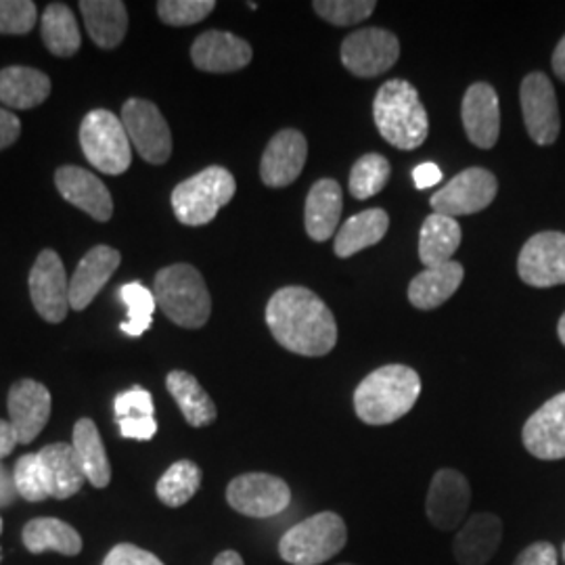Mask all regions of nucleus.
<instances>
[{
    "mask_svg": "<svg viewBox=\"0 0 565 565\" xmlns=\"http://www.w3.org/2000/svg\"><path fill=\"white\" fill-rule=\"evenodd\" d=\"M266 324L285 350L324 356L338 343V323L329 306L306 287H282L266 306Z\"/></svg>",
    "mask_w": 565,
    "mask_h": 565,
    "instance_id": "obj_1",
    "label": "nucleus"
},
{
    "mask_svg": "<svg viewBox=\"0 0 565 565\" xmlns=\"http://www.w3.org/2000/svg\"><path fill=\"white\" fill-rule=\"evenodd\" d=\"M422 396V377L406 364H385L366 375L354 392V411L369 425L403 419Z\"/></svg>",
    "mask_w": 565,
    "mask_h": 565,
    "instance_id": "obj_2",
    "label": "nucleus"
},
{
    "mask_svg": "<svg viewBox=\"0 0 565 565\" xmlns=\"http://www.w3.org/2000/svg\"><path fill=\"white\" fill-rule=\"evenodd\" d=\"M373 116L382 137L396 149L413 151L427 139V114L411 82H385L373 103Z\"/></svg>",
    "mask_w": 565,
    "mask_h": 565,
    "instance_id": "obj_3",
    "label": "nucleus"
},
{
    "mask_svg": "<svg viewBox=\"0 0 565 565\" xmlns=\"http://www.w3.org/2000/svg\"><path fill=\"white\" fill-rule=\"evenodd\" d=\"M153 296L163 315L184 329H200L212 312V298L200 270L191 264L166 266L153 281Z\"/></svg>",
    "mask_w": 565,
    "mask_h": 565,
    "instance_id": "obj_4",
    "label": "nucleus"
},
{
    "mask_svg": "<svg viewBox=\"0 0 565 565\" xmlns=\"http://www.w3.org/2000/svg\"><path fill=\"white\" fill-rule=\"evenodd\" d=\"M348 527L333 511L317 513L282 534L279 553L291 565H321L342 553Z\"/></svg>",
    "mask_w": 565,
    "mask_h": 565,
    "instance_id": "obj_5",
    "label": "nucleus"
},
{
    "mask_svg": "<svg viewBox=\"0 0 565 565\" xmlns=\"http://www.w3.org/2000/svg\"><path fill=\"white\" fill-rule=\"evenodd\" d=\"M235 191L237 184L233 174L223 166H210L172 191V210L179 223L203 226L216 218L221 207L233 200Z\"/></svg>",
    "mask_w": 565,
    "mask_h": 565,
    "instance_id": "obj_6",
    "label": "nucleus"
},
{
    "mask_svg": "<svg viewBox=\"0 0 565 565\" xmlns=\"http://www.w3.org/2000/svg\"><path fill=\"white\" fill-rule=\"evenodd\" d=\"M81 145L86 160L103 174H124L130 162V139L116 114L107 109H93L81 126Z\"/></svg>",
    "mask_w": 565,
    "mask_h": 565,
    "instance_id": "obj_7",
    "label": "nucleus"
},
{
    "mask_svg": "<svg viewBox=\"0 0 565 565\" xmlns=\"http://www.w3.org/2000/svg\"><path fill=\"white\" fill-rule=\"evenodd\" d=\"M121 124L145 162L162 163L172 156V132L162 111L151 102L128 99L121 107Z\"/></svg>",
    "mask_w": 565,
    "mask_h": 565,
    "instance_id": "obj_8",
    "label": "nucleus"
},
{
    "mask_svg": "<svg viewBox=\"0 0 565 565\" xmlns=\"http://www.w3.org/2000/svg\"><path fill=\"white\" fill-rule=\"evenodd\" d=\"M401 55L398 39L382 28H363L350 34L342 44V63L348 72L361 78L382 76Z\"/></svg>",
    "mask_w": 565,
    "mask_h": 565,
    "instance_id": "obj_9",
    "label": "nucleus"
},
{
    "mask_svg": "<svg viewBox=\"0 0 565 565\" xmlns=\"http://www.w3.org/2000/svg\"><path fill=\"white\" fill-rule=\"evenodd\" d=\"M497 191L499 182L492 172L484 168H467L431 195V207L436 214H445L450 218L478 214L494 202Z\"/></svg>",
    "mask_w": 565,
    "mask_h": 565,
    "instance_id": "obj_10",
    "label": "nucleus"
},
{
    "mask_svg": "<svg viewBox=\"0 0 565 565\" xmlns=\"http://www.w3.org/2000/svg\"><path fill=\"white\" fill-rule=\"evenodd\" d=\"M226 501L247 518H273L291 503V490L270 473H243L226 488Z\"/></svg>",
    "mask_w": 565,
    "mask_h": 565,
    "instance_id": "obj_11",
    "label": "nucleus"
},
{
    "mask_svg": "<svg viewBox=\"0 0 565 565\" xmlns=\"http://www.w3.org/2000/svg\"><path fill=\"white\" fill-rule=\"evenodd\" d=\"M30 298L46 323L65 321L70 312V281L55 249H42L32 266Z\"/></svg>",
    "mask_w": 565,
    "mask_h": 565,
    "instance_id": "obj_12",
    "label": "nucleus"
},
{
    "mask_svg": "<svg viewBox=\"0 0 565 565\" xmlns=\"http://www.w3.org/2000/svg\"><path fill=\"white\" fill-rule=\"evenodd\" d=\"M518 273L525 285H565V233L545 231L527 239L518 260Z\"/></svg>",
    "mask_w": 565,
    "mask_h": 565,
    "instance_id": "obj_13",
    "label": "nucleus"
},
{
    "mask_svg": "<svg viewBox=\"0 0 565 565\" xmlns=\"http://www.w3.org/2000/svg\"><path fill=\"white\" fill-rule=\"evenodd\" d=\"M471 505V488L461 471L440 469L429 484L425 511L429 522L443 532L459 530Z\"/></svg>",
    "mask_w": 565,
    "mask_h": 565,
    "instance_id": "obj_14",
    "label": "nucleus"
},
{
    "mask_svg": "<svg viewBox=\"0 0 565 565\" xmlns=\"http://www.w3.org/2000/svg\"><path fill=\"white\" fill-rule=\"evenodd\" d=\"M520 102L524 114L525 128L532 141L539 145H551L559 137V109L555 88L545 74L534 72L525 76L520 88Z\"/></svg>",
    "mask_w": 565,
    "mask_h": 565,
    "instance_id": "obj_15",
    "label": "nucleus"
},
{
    "mask_svg": "<svg viewBox=\"0 0 565 565\" xmlns=\"http://www.w3.org/2000/svg\"><path fill=\"white\" fill-rule=\"evenodd\" d=\"M527 452L541 461L565 459V392L546 401L524 425Z\"/></svg>",
    "mask_w": 565,
    "mask_h": 565,
    "instance_id": "obj_16",
    "label": "nucleus"
},
{
    "mask_svg": "<svg viewBox=\"0 0 565 565\" xmlns=\"http://www.w3.org/2000/svg\"><path fill=\"white\" fill-rule=\"evenodd\" d=\"M9 417L15 427L20 445H30L39 438L51 417V392L34 380H21L9 390Z\"/></svg>",
    "mask_w": 565,
    "mask_h": 565,
    "instance_id": "obj_17",
    "label": "nucleus"
},
{
    "mask_svg": "<svg viewBox=\"0 0 565 565\" xmlns=\"http://www.w3.org/2000/svg\"><path fill=\"white\" fill-rule=\"evenodd\" d=\"M308 156V142L300 130L285 128L277 132L264 149L260 177L266 186L281 189L302 174Z\"/></svg>",
    "mask_w": 565,
    "mask_h": 565,
    "instance_id": "obj_18",
    "label": "nucleus"
},
{
    "mask_svg": "<svg viewBox=\"0 0 565 565\" xmlns=\"http://www.w3.org/2000/svg\"><path fill=\"white\" fill-rule=\"evenodd\" d=\"M461 116L467 139L476 147L492 149L497 145L501 135V105L490 84L476 82L467 88Z\"/></svg>",
    "mask_w": 565,
    "mask_h": 565,
    "instance_id": "obj_19",
    "label": "nucleus"
},
{
    "mask_svg": "<svg viewBox=\"0 0 565 565\" xmlns=\"http://www.w3.org/2000/svg\"><path fill=\"white\" fill-rule=\"evenodd\" d=\"M55 184L65 202L76 205L90 218L107 223L114 214V202L99 177L78 166H63L55 172Z\"/></svg>",
    "mask_w": 565,
    "mask_h": 565,
    "instance_id": "obj_20",
    "label": "nucleus"
},
{
    "mask_svg": "<svg viewBox=\"0 0 565 565\" xmlns=\"http://www.w3.org/2000/svg\"><path fill=\"white\" fill-rule=\"evenodd\" d=\"M252 46L231 32L210 30L193 42L191 60L198 70L210 74H228L243 70L252 61Z\"/></svg>",
    "mask_w": 565,
    "mask_h": 565,
    "instance_id": "obj_21",
    "label": "nucleus"
},
{
    "mask_svg": "<svg viewBox=\"0 0 565 565\" xmlns=\"http://www.w3.org/2000/svg\"><path fill=\"white\" fill-rule=\"evenodd\" d=\"M503 541V522L494 513H473L455 536L452 553L461 565H486Z\"/></svg>",
    "mask_w": 565,
    "mask_h": 565,
    "instance_id": "obj_22",
    "label": "nucleus"
},
{
    "mask_svg": "<svg viewBox=\"0 0 565 565\" xmlns=\"http://www.w3.org/2000/svg\"><path fill=\"white\" fill-rule=\"evenodd\" d=\"M121 256L109 245H97L82 258L74 277L70 279V308L82 312L118 270Z\"/></svg>",
    "mask_w": 565,
    "mask_h": 565,
    "instance_id": "obj_23",
    "label": "nucleus"
},
{
    "mask_svg": "<svg viewBox=\"0 0 565 565\" xmlns=\"http://www.w3.org/2000/svg\"><path fill=\"white\" fill-rule=\"evenodd\" d=\"M36 455L41 459L42 471L53 499L63 501L81 492L86 476L74 446L57 443V445L44 446Z\"/></svg>",
    "mask_w": 565,
    "mask_h": 565,
    "instance_id": "obj_24",
    "label": "nucleus"
},
{
    "mask_svg": "<svg viewBox=\"0 0 565 565\" xmlns=\"http://www.w3.org/2000/svg\"><path fill=\"white\" fill-rule=\"evenodd\" d=\"M342 214V186L333 179L312 184L306 200V233L312 242L323 243L333 237Z\"/></svg>",
    "mask_w": 565,
    "mask_h": 565,
    "instance_id": "obj_25",
    "label": "nucleus"
},
{
    "mask_svg": "<svg viewBox=\"0 0 565 565\" xmlns=\"http://www.w3.org/2000/svg\"><path fill=\"white\" fill-rule=\"evenodd\" d=\"M463 277V266L459 263L425 268L408 285V302L419 310H434L455 296Z\"/></svg>",
    "mask_w": 565,
    "mask_h": 565,
    "instance_id": "obj_26",
    "label": "nucleus"
},
{
    "mask_svg": "<svg viewBox=\"0 0 565 565\" xmlns=\"http://www.w3.org/2000/svg\"><path fill=\"white\" fill-rule=\"evenodd\" d=\"M86 32L99 49L120 46L128 30V11L120 0H82Z\"/></svg>",
    "mask_w": 565,
    "mask_h": 565,
    "instance_id": "obj_27",
    "label": "nucleus"
},
{
    "mask_svg": "<svg viewBox=\"0 0 565 565\" xmlns=\"http://www.w3.org/2000/svg\"><path fill=\"white\" fill-rule=\"evenodd\" d=\"M51 95V81L41 70L11 65L0 70V102L13 109H32Z\"/></svg>",
    "mask_w": 565,
    "mask_h": 565,
    "instance_id": "obj_28",
    "label": "nucleus"
},
{
    "mask_svg": "<svg viewBox=\"0 0 565 565\" xmlns=\"http://www.w3.org/2000/svg\"><path fill=\"white\" fill-rule=\"evenodd\" d=\"M461 245V226L457 218L445 214H431L425 218L419 235V258L425 268H436L452 263L450 258Z\"/></svg>",
    "mask_w": 565,
    "mask_h": 565,
    "instance_id": "obj_29",
    "label": "nucleus"
},
{
    "mask_svg": "<svg viewBox=\"0 0 565 565\" xmlns=\"http://www.w3.org/2000/svg\"><path fill=\"white\" fill-rule=\"evenodd\" d=\"M387 226H390V216L385 214V210L382 207L364 210L361 214L352 216L350 221H345L342 228L338 231L333 249L340 258H350L366 247L382 242L387 233Z\"/></svg>",
    "mask_w": 565,
    "mask_h": 565,
    "instance_id": "obj_30",
    "label": "nucleus"
},
{
    "mask_svg": "<svg viewBox=\"0 0 565 565\" xmlns=\"http://www.w3.org/2000/svg\"><path fill=\"white\" fill-rule=\"evenodd\" d=\"M166 387L179 404L182 417L193 427H203L216 422V404L207 396L200 382L186 371H172L166 377Z\"/></svg>",
    "mask_w": 565,
    "mask_h": 565,
    "instance_id": "obj_31",
    "label": "nucleus"
},
{
    "mask_svg": "<svg viewBox=\"0 0 565 565\" xmlns=\"http://www.w3.org/2000/svg\"><path fill=\"white\" fill-rule=\"evenodd\" d=\"M23 545L30 553H44L55 551L61 555H78L82 551L81 534L65 522L55 518H36L23 527Z\"/></svg>",
    "mask_w": 565,
    "mask_h": 565,
    "instance_id": "obj_32",
    "label": "nucleus"
},
{
    "mask_svg": "<svg viewBox=\"0 0 565 565\" xmlns=\"http://www.w3.org/2000/svg\"><path fill=\"white\" fill-rule=\"evenodd\" d=\"M42 41L55 57H72L81 51V28L72 9L53 2L44 9L41 21Z\"/></svg>",
    "mask_w": 565,
    "mask_h": 565,
    "instance_id": "obj_33",
    "label": "nucleus"
},
{
    "mask_svg": "<svg viewBox=\"0 0 565 565\" xmlns=\"http://www.w3.org/2000/svg\"><path fill=\"white\" fill-rule=\"evenodd\" d=\"M72 446L81 459L84 476L95 488H105L111 480V465L103 446L102 434L93 419H81L74 427Z\"/></svg>",
    "mask_w": 565,
    "mask_h": 565,
    "instance_id": "obj_34",
    "label": "nucleus"
},
{
    "mask_svg": "<svg viewBox=\"0 0 565 565\" xmlns=\"http://www.w3.org/2000/svg\"><path fill=\"white\" fill-rule=\"evenodd\" d=\"M202 486V469L193 461H177L158 482V499L163 505H186Z\"/></svg>",
    "mask_w": 565,
    "mask_h": 565,
    "instance_id": "obj_35",
    "label": "nucleus"
},
{
    "mask_svg": "<svg viewBox=\"0 0 565 565\" xmlns=\"http://www.w3.org/2000/svg\"><path fill=\"white\" fill-rule=\"evenodd\" d=\"M120 300L128 308V319L120 329L130 338H139L153 323V312L158 308L156 296L141 282H126L120 287Z\"/></svg>",
    "mask_w": 565,
    "mask_h": 565,
    "instance_id": "obj_36",
    "label": "nucleus"
},
{
    "mask_svg": "<svg viewBox=\"0 0 565 565\" xmlns=\"http://www.w3.org/2000/svg\"><path fill=\"white\" fill-rule=\"evenodd\" d=\"M390 181V162L380 153H366L352 166L350 193L356 200H369L377 195Z\"/></svg>",
    "mask_w": 565,
    "mask_h": 565,
    "instance_id": "obj_37",
    "label": "nucleus"
},
{
    "mask_svg": "<svg viewBox=\"0 0 565 565\" xmlns=\"http://www.w3.org/2000/svg\"><path fill=\"white\" fill-rule=\"evenodd\" d=\"M13 484H15L18 494L32 503H41L51 497L39 455L20 457V461L15 463V471H13Z\"/></svg>",
    "mask_w": 565,
    "mask_h": 565,
    "instance_id": "obj_38",
    "label": "nucleus"
},
{
    "mask_svg": "<svg viewBox=\"0 0 565 565\" xmlns=\"http://www.w3.org/2000/svg\"><path fill=\"white\" fill-rule=\"evenodd\" d=\"M312 7L324 21L345 28L371 18L377 4L373 0H317Z\"/></svg>",
    "mask_w": 565,
    "mask_h": 565,
    "instance_id": "obj_39",
    "label": "nucleus"
},
{
    "mask_svg": "<svg viewBox=\"0 0 565 565\" xmlns=\"http://www.w3.org/2000/svg\"><path fill=\"white\" fill-rule=\"evenodd\" d=\"M216 9L214 0H162L158 2V15L163 23L182 28L205 20Z\"/></svg>",
    "mask_w": 565,
    "mask_h": 565,
    "instance_id": "obj_40",
    "label": "nucleus"
},
{
    "mask_svg": "<svg viewBox=\"0 0 565 565\" xmlns=\"http://www.w3.org/2000/svg\"><path fill=\"white\" fill-rule=\"evenodd\" d=\"M36 18L39 11L32 0H0V34H28Z\"/></svg>",
    "mask_w": 565,
    "mask_h": 565,
    "instance_id": "obj_41",
    "label": "nucleus"
},
{
    "mask_svg": "<svg viewBox=\"0 0 565 565\" xmlns=\"http://www.w3.org/2000/svg\"><path fill=\"white\" fill-rule=\"evenodd\" d=\"M114 411L118 419L126 417H153V398L147 390L142 387H132L128 392H121L120 396L114 403Z\"/></svg>",
    "mask_w": 565,
    "mask_h": 565,
    "instance_id": "obj_42",
    "label": "nucleus"
},
{
    "mask_svg": "<svg viewBox=\"0 0 565 565\" xmlns=\"http://www.w3.org/2000/svg\"><path fill=\"white\" fill-rule=\"evenodd\" d=\"M103 565H163L162 559H158L153 553L145 551L141 546L116 545L107 557L103 559Z\"/></svg>",
    "mask_w": 565,
    "mask_h": 565,
    "instance_id": "obj_43",
    "label": "nucleus"
},
{
    "mask_svg": "<svg viewBox=\"0 0 565 565\" xmlns=\"http://www.w3.org/2000/svg\"><path fill=\"white\" fill-rule=\"evenodd\" d=\"M118 424H120L121 436L130 440H151L158 431L156 417H126V419H118Z\"/></svg>",
    "mask_w": 565,
    "mask_h": 565,
    "instance_id": "obj_44",
    "label": "nucleus"
},
{
    "mask_svg": "<svg viewBox=\"0 0 565 565\" xmlns=\"http://www.w3.org/2000/svg\"><path fill=\"white\" fill-rule=\"evenodd\" d=\"M513 565H557V551L551 543H534L518 555Z\"/></svg>",
    "mask_w": 565,
    "mask_h": 565,
    "instance_id": "obj_45",
    "label": "nucleus"
},
{
    "mask_svg": "<svg viewBox=\"0 0 565 565\" xmlns=\"http://www.w3.org/2000/svg\"><path fill=\"white\" fill-rule=\"evenodd\" d=\"M21 121L13 111L0 109V151L20 139Z\"/></svg>",
    "mask_w": 565,
    "mask_h": 565,
    "instance_id": "obj_46",
    "label": "nucleus"
},
{
    "mask_svg": "<svg viewBox=\"0 0 565 565\" xmlns=\"http://www.w3.org/2000/svg\"><path fill=\"white\" fill-rule=\"evenodd\" d=\"M413 181L417 189H431L434 184L443 181V170L434 162L419 163L413 170Z\"/></svg>",
    "mask_w": 565,
    "mask_h": 565,
    "instance_id": "obj_47",
    "label": "nucleus"
},
{
    "mask_svg": "<svg viewBox=\"0 0 565 565\" xmlns=\"http://www.w3.org/2000/svg\"><path fill=\"white\" fill-rule=\"evenodd\" d=\"M18 445H20V440H18L15 427L11 425V422L0 419V459L9 457Z\"/></svg>",
    "mask_w": 565,
    "mask_h": 565,
    "instance_id": "obj_48",
    "label": "nucleus"
},
{
    "mask_svg": "<svg viewBox=\"0 0 565 565\" xmlns=\"http://www.w3.org/2000/svg\"><path fill=\"white\" fill-rule=\"evenodd\" d=\"M553 70H555L557 78L565 82V36L559 41L555 53H553Z\"/></svg>",
    "mask_w": 565,
    "mask_h": 565,
    "instance_id": "obj_49",
    "label": "nucleus"
},
{
    "mask_svg": "<svg viewBox=\"0 0 565 565\" xmlns=\"http://www.w3.org/2000/svg\"><path fill=\"white\" fill-rule=\"evenodd\" d=\"M212 565H245L242 555L237 551H223Z\"/></svg>",
    "mask_w": 565,
    "mask_h": 565,
    "instance_id": "obj_50",
    "label": "nucleus"
},
{
    "mask_svg": "<svg viewBox=\"0 0 565 565\" xmlns=\"http://www.w3.org/2000/svg\"><path fill=\"white\" fill-rule=\"evenodd\" d=\"M557 333H559V340H562V343L565 345V312L564 317L559 319V324H557Z\"/></svg>",
    "mask_w": 565,
    "mask_h": 565,
    "instance_id": "obj_51",
    "label": "nucleus"
},
{
    "mask_svg": "<svg viewBox=\"0 0 565 565\" xmlns=\"http://www.w3.org/2000/svg\"><path fill=\"white\" fill-rule=\"evenodd\" d=\"M0 534H2V518H0Z\"/></svg>",
    "mask_w": 565,
    "mask_h": 565,
    "instance_id": "obj_52",
    "label": "nucleus"
},
{
    "mask_svg": "<svg viewBox=\"0 0 565 565\" xmlns=\"http://www.w3.org/2000/svg\"><path fill=\"white\" fill-rule=\"evenodd\" d=\"M340 565H354V564H340Z\"/></svg>",
    "mask_w": 565,
    "mask_h": 565,
    "instance_id": "obj_53",
    "label": "nucleus"
},
{
    "mask_svg": "<svg viewBox=\"0 0 565 565\" xmlns=\"http://www.w3.org/2000/svg\"><path fill=\"white\" fill-rule=\"evenodd\" d=\"M564 557H565V545H564Z\"/></svg>",
    "mask_w": 565,
    "mask_h": 565,
    "instance_id": "obj_54",
    "label": "nucleus"
}]
</instances>
